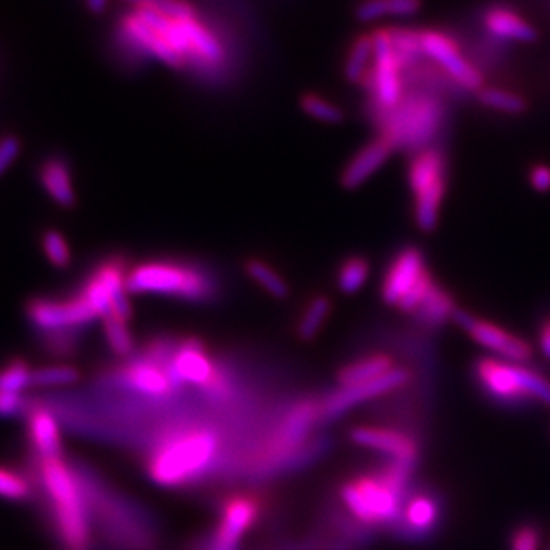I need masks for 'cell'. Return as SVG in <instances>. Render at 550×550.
<instances>
[{
  "instance_id": "1",
  "label": "cell",
  "mask_w": 550,
  "mask_h": 550,
  "mask_svg": "<svg viewBox=\"0 0 550 550\" xmlns=\"http://www.w3.org/2000/svg\"><path fill=\"white\" fill-rule=\"evenodd\" d=\"M115 40L129 56L158 59L168 67L190 63L211 67L224 59L222 43L195 15L172 18L152 9L131 8L118 18Z\"/></svg>"
},
{
  "instance_id": "2",
  "label": "cell",
  "mask_w": 550,
  "mask_h": 550,
  "mask_svg": "<svg viewBox=\"0 0 550 550\" xmlns=\"http://www.w3.org/2000/svg\"><path fill=\"white\" fill-rule=\"evenodd\" d=\"M220 427L204 420H177L161 427L143 450L150 481L167 490H190L215 477L225 461Z\"/></svg>"
},
{
  "instance_id": "3",
  "label": "cell",
  "mask_w": 550,
  "mask_h": 550,
  "mask_svg": "<svg viewBox=\"0 0 550 550\" xmlns=\"http://www.w3.org/2000/svg\"><path fill=\"white\" fill-rule=\"evenodd\" d=\"M36 490L42 493L50 524L67 550H88L92 543V511L75 459H29Z\"/></svg>"
},
{
  "instance_id": "4",
  "label": "cell",
  "mask_w": 550,
  "mask_h": 550,
  "mask_svg": "<svg viewBox=\"0 0 550 550\" xmlns=\"http://www.w3.org/2000/svg\"><path fill=\"white\" fill-rule=\"evenodd\" d=\"M125 286L129 293L159 295L195 306L215 304L224 293L217 268L183 256H156L133 263Z\"/></svg>"
},
{
  "instance_id": "5",
  "label": "cell",
  "mask_w": 550,
  "mask_h": 550,
  "mask_svg": "<svg viewBox=\"0 0 550 550\" xmlns=\"http://www.w3.org/2000/svg\"><path fill=\"white\" fill-rule=\"evenodd\" d=\"M417 467L383 459L379 467L347 477L338 497L350 518L363 527H388L399 520Z\"/></svg>"
},
{
  "instance_id": "6",
  "label": "cell",
  "mask_w": 550,
  "mask_h": 550,
  "mask_svg": "<svg viewBox=\"0 0 550 550\" xmlns=\"http://www.w3.org/2000/svg\"><path fill=\"white\" fill-rule=\"evenodd\" d=\"M131 259L120 250H111L102 254L86 268L81 281L74 290L83 297L95 315L102 320L108 315L131 322L134 309L127 299V272L131 268Z\"/></svg>"
},
{
  "instance_id": "7",
  "label": "cell",
  "mask_w": 550,
  "mask_h": 550,
  "mask_svg": "<svg viewBox=\"0 0 550 550\" xmlns=\"http://www.w3.org/2000/svg\"><path fill=\"white\" fill-rule=\"evenodd\" d=\"M434 283L436 279L427 265L424 250L417 245H404L393 252L384 268L381 300L411 317Z\"/></svg>"
},
{
  "instance_id": "8",
  "label": "cell",
  "mask_w": 550,
  "mask_h": 550,
  "mask_svg": "<svg viewBox=\"0 0 550 550\" xmlns=\"http://www.w3.org/2000/svg\"><path fill=\"white\" fill-rule=\"evenodd\" d=\"M25 322L31 327L34 340L58 334H86L99 320L88 302L72 290L68 293H40L25 300Z\"/></svg>"
},
{
  "instance_id": "9",
  "label": "cell",
  "mask_w": 550,
  "mask_h": 550,
  "mask_svg": "<svg viewBox=\"0 0 550 550\" xmlns=\"http://www.w3.org/2000/svg\"><path fill=\"white\" fill-rule=\"evenodd\" d=\"M408 184L413 195V218L420 231L433 233L440 222L447 193V161L440 150L424 149L415 154L408 168Z\"/></svg>"
},
{
  "instance_id": "10",
  "label": "cell",
  "mask_w": 550,
  "mask_h": 550,
  "mask_svg": "<svg viewBox=\"0 0 550 550\" xmlns=\"http://www.w3.org/2000/svg\"><path fill=\"white\" fill-rule=\"evenodd\" d=\"M442 124V108L427 97H411L386 115L383 138L393 149L424 150Z\"/></svg>"
},
{
  "instance_id": "11",
  "label": "cell",
  "mask_w": 550,
  "mask_h": 550,
  "mask_svg": "<svg viewBox=\"0 0 550 550\" xmlns=\"http://www.w3.org/2000/svg\"><path fill=\"white\" fill-rule=\"evenodd\" d=\"M267 499L261 492H233L218 506L217 524L195 550H240L243 538L263 518Z\"/></svg>"
},
{
  "instance_id": "12",
  "label": "cell",
  "mask_w": 550,
  "mask_h": 550,
  "mask_svg": "<svg viewBox=\"0 0 550 550\" xmlns=\"http://www.w3.org/2000/svg\"><path fill=\"white\" fill-rule=\"evenodd\" d=\"M472 379L477 392L493 406L520 409L534 402L525 384L524 365H515L499 358L475 359Z\"/></svg>"
},
{
  "instance_id": "13",
  "label": "cell",
  "mask_w": 550,
  "mask_h": 550,
  "mask_svg": "<svg viewBox=\"0 0 550 550\" xmlns=\"http://www.w3.org/2000/svg\"><path fill=\"white\" fill-rule=\"evenodd\" d=\"M443 515L445 508L440 493L434 492L429 486H411L400 509L399 520L390 531L404 542H425L438 533Z\"/></svg>"
},
{
  "instance_id": "14",
  "label": "cell",
  "mask_w": 550,
  "mask_h": 550,
  "mask_svg": "<svg viewBox=\"0 0 550 550\" xmlns=\"http://www.w3.org/2000/svg\"><path fill=\"white\" fill-rule=\"evenodd\" d=\"M454 322L465 329V333L474 340L477 345L490 350L499 359L515 363V365H527L533 359V345L525 342L517 334L508 329L493 324L490 320L475 317L465 309L459 308L454 315Z\"/></svg>"
},
{
  "instance_id": "15",
  "label": "cell",
  "mask_w": 550,
  "mask_h": 550,
  "mask_svg": "<svg viewBox=\"0 0 550 550\" xmlns=\"http://www.w3.org/2000/svg\"><path fill=\"white\" fill-rule=\"evenodd\" d=\"M372 40L374 63L370 70V88L374 93L375 104L388 115L402 102L400 72L404 63L393 45L392 31H379L372 36Z\"/></svg>"
},
{
  "instance_id": "16",
  "label": "cell",
  "mask_w": 550,
  "mask_h": 550,
  "mask_svg": "<svg viewBox=\"0 0 550 550\" xmlns=\"http://www.w3.org/2000/svg\"><path fill=\"white\" fill-rule=\"evenodd\" d=\"M409 381H411V372L408 368L397 367L393 368L390 374L377 377L368 383L356 384V386H338L333 392L322 395V420H324V424L338 420L359 404L400 390Z\"/></svg>"
},
{
  "instance_id": "17",
  "label": "cell",
  "mask_w": 550,
  "mask_h": 550,
  "mask_svg": "<svg viewBox=\"0 0 550 550\" xmlns=\"http://www.w3.org/2000/svg\"><path fill=\"white\" fill-rule=\"evenodd\" d=\"M350 442L363 449L374 450L383 459L411 467L420 463V442L415 434L395 425H354L349 431Z\"/></svg>"
},
{
  "instance_id": "18",
  "label": "cell",
  "mask_w": 550,
  "mask_h": 550,
  "mask_svg": "<svg viewBox=\"0 0 550 550\" xmlns=\"http://www.w3.org/2000/svg\"><path fill=\"white\" fill-rule=\"evenodd\" d=\"M25 447L29 459L65 458L58 417L49 402L33 399V406L25 415Z\"/></svg>"
},
{
  "instance_id": "19",
  "label": "cell",
  "mask_w": 550,
  "mask_h": 550,
  "mask_svg": "<svg viewBox=\"0 0 550 550\" xmlns=\"http://www.w3.org/2000/svg\"><path fill=\"white\" fill-rule=\"evenodd\" d=\"M420 47L422 54L436 61L463 88L472 92L483 90V77L461 56L458 45L449 36L438 31H424L420 33Z\"/></svg>"
},
{
  "instance_id": "20",
  "label": "cell",
  "mask_w": 550,
  "mask_h": 550,
  "mask_svg": "<svg viewBox=\"0 0 550 550\" xmlns=\"http://www.w3.org/2000/svg\"><path fill=\"white\" fill-rule=\"evenodd\" d=\"M36 179L43 193L49 197L58 208L74 209L77 206L74 172L72 165L61 154H49L38 163Z\"/></svg>"
},
{
  "instance_id": "21",
  "label": "cell",
  "mask_w": 550,
  "mask_h": 550,
  "mask_svg": "<svg viewBox=\"0 0 550 550\" xmlns=\"http://www.w3.org/2000/svg\"><path fill=\"white\" fill-rule=\"evenodd\" d=\"M392 143L384 140L383 136L379 140L367 143L363 149L359 150L354 158L350 159L347 167L343 168L342 184L347 190H354L383 167L388 158L392 156Z\"/></svg>"
},
{
  "instance_id": "22",
  "label": "cell",
  "mask_w": 550,
  "mask_h": 550,
  "mask_svg": "<svg viewBox=\"0 0 550 550\" xmlns=\"http://www.w3.org/2000/svg\"><path fill=\"white\" fill-rule=\"evenodd\" d=\"M458 309V302L452 297V293L436 281L431 286V290L425 293V297L418 304V308L411 313V318L422 329L434 331V329L443 327L450 320H454V315H456Z\"/></svg>"
},
{
  "instance_id": "23",
  "label": "cell",
  "mask_w": 550,
  "mask_h": 550,
  "mask_svg": "<svg viewBox=\"0 0 550 550\" xmlns=\"http://www.w3.org/2000/svg\"><path fill=\"white\" fill-rule=\"evenodd\" d=\"M393 368H397V365L388 352H367L336 370V384L356 386V384L368 383L377 377L390 374Z\"/></svg>"
},
{
  "instance_id": "24",
  "label": "cell",
  "mask_w": 550,
  "mask_h": 550,
  "mask_svg": "<svg viewBox=\"0 0 550 550\" xmlns=\"http://www.w3.org/2000/svg\"><path fill=\"white\" fill-rule=\"evenodd\" d=\"M486 31L504 42L531 43L536 29L524 17L508 8H492L484 15Z\"/></svg>"
},
{
  "instance_id": "25",
  "label": "cell",
  "mask_w": 550,
  "mask_h": 550,
  "mask_svg": "<svg viewBox=\"0 0 550 550\" xmlns=\"http://www.w3.org/2000/svg\"><path fill=\"white\" fill-rule=\"evenodd\" d=\"M331 311H333V300L327 295L324 293L311 295L300 309L295 329H293L300 342H313L324 329L325 322L331 317Z\"/></svg>"
},
{
  "instance_id": "26",
  "label": "cell",
  "mask_w": 550,
  "mask_h": 550,
  "mask_svg": "<svg viewBox=\"0 0 550 550\" xmlns=\"http://www.w3.org/2000/svg\"><path fill=\"white\" fill-rule=\"evenodd\" d=\"M38 495L31 470L0 463V499L9 502H29Z\"/></svg>"
},
{
  "instance_id": "27",
  "label": "cell",
  "mask_w": 550,
  "mask_h": 550,
  "mask_svg": "<svg viewBox=\"0 0 550 550\" xmlns=\"http://www.w3.org/2000/svg\"><path fill=\"white\" fill-rule=\"evenodd\" d=\"M243 270L270 297L277 300L290 297V284L272 263H268L267 259L256 258V256L247 258L243 263Z\"/></svg>"
},
{
  "instance_id": "28",
  "label": "cell",
  "mask_w": 550,
  "mask_h": 550,
  "mask_svg": "<svg viewBox=\"0 0 550 550\" xmlns=\"http://www.w3.org/2000/svg\"><path fill=\"white\" fill-rule=\"evenodd\" d=\"M102 334L104 342L108 345L109 352L117 359H127L138 352V343L134 338L131 322L122 320V318L108 317L102 318Z\"/></svg>"
},
{
  "instance_id": "29",
  "label": "cell",
  "mask_w": 550,
  "mask_h": 550,
  "mask_svg": "<svg viewBox=\"0 0 550 550\" xmlns=\"http://www.w3.org/2000/svg\"><path fill=\"white\" fill-rule=\"evenodd\" d=\"M34 367L24 356H9L0 363V393L24 395L33 390Z\"/></svg>"
},
{
  "instance_id": "30",
  "label": "cell",
  "mask_w": 550,
  "mask_h": 550,
  "mask_svg": "<svg viewBox=\"0 0 550 550\" xmlns=\"http://www.w3.org/2000/svg\"><path fill=\"white\" fill-rule=\"evenodd\" d=\"M372 272V263L363 254H350L340 261L336 268V288L343 295L358 293L363 284L367 283Z\"/></svg>"
},
{
  "instance_id": "31",
  "label": "cell",
  "mask_w": 550,
  "mask_h": 550,
  "mask_svg": "<svg viewBox=\"0 0 550 550\" xmlns=\"http://www.w3.org/2000/svg\"><path fill=\"white\" fill-rule=\"evenodd\" d=\"M420 0H363L356 9L361 22H375L388 17H411L418 13Z\"/></svg>"
},
{
  "instance_id": "32",
  "label": "cell",
  "mask_w": 550,
  "mask_h": 550,
  "mask_svg": "<svg viewBox=\"0 0 550 550\" xmlns=\"http://www.w3.org/2000/svg\"><path fill=\"white\" fill-rule=\"evenodd\" d=\"M40 249L50 265L58 270H67L74 263L72 247L68 243L67 236L56 227H45L38 236Z\"/></svg>"
},
{
  "instance_id": "33",
  "label": "cell",
  "mask_w": 550,
  "mask_h": 550,
  "mask_svg": "<svg viewBox=\"0 0 550 550\" xmlns=\"http://www.w3.org/2000/svg\"><path fill=\"white\" fill-rule=\"evenodd\" d=\"M81 370L70 363H50L34 368V390H50V388H65L81 381Z\"/></svg>"
},
{
  "instance_id": "34",
  "label": "cell",
  "mask_w": 550,
  "mask_h": 550,
  "mask_svg": "<svg viewBox=\"0 0 550 550\" xmlns=\"http://www.w3.org/2000/svg\"><path fill=\"white\" fill-rule=\"evenodd\" d=\"M374 63V40L372 36H361L350 47L349 58L345 65V75L350 83H363L370 75V65Z\"/></svg>"
},
{
  "instance_id": "35",
  "label": "cell",
  "mask_w": 550,
  "mask_h": 550,
  "mask_svg": "<svg viewBox=\"0 0 550 550\" xmlns=\"http://www.w3.org/2000/svg\"><path fill=\"white\" fill-rule=\"evenodd\" d=\"M479 100L486 108L506 115H520L527 109V100L522 95L502 88H483L479 92Z\"/></svg>"
},
{
  "instance_id": "36",
  "label": "cell",
  "mask_w": 550,
  "mask_h": 550,
  "mask_svg": "<svg viewBox=\"0 0 550 550\" xmlns=\"http://www.w3.org/2000/svg\"><path fill=\"white\" fill-rule=\"evenodd\" d=\"M300 106L308 113L309 117L317 118L320 122L338 124V122H342L343 120L342 109L333 104L331 100L318 97V95H313V93L304 95L302 100H300Z\"/></svg>"
},
{
  "instance_id": "37",
  "label": "cell",
  "mask_w": 550,
  "mask_h": 550,
  "mask_svg": "<svg viewBox=\"0 0 550 550\" xmlns=\"http://www.w3.org/2000/svg\"><path fill=\"white\" fill-rule=\"evenodd\" d=\"M542 549V529L534 524H520L509 538V550Z\"/></svg>"
},
{
  "instance_id": "38",
  "label": "cell",
  "mask_w": 550,
  "mask_h": 550,
  "mask_svg": "<svg viewBox=\"0 0 550 550\" xmlns=\"http://www.w3.org/2000/svg\"><path fill=\"white\" fill-rule=\"evenodd\" d=\"M33 399L17 393H0V418H25Z\"/></svg>"
},
{
  "instance_id": "39",
  "label": "cell",
  "mask_w": 550,
  "mask_h": 550,
  "mask_svg": "<svg viewBox=\"0 0 550 550\" xmlns=\"http://www.w3.org/2000/svg\"><path fill=\"white\" fill-rule=\"evenodd\" d=\"M22 152V140L15 133L0 134V177L15 165Z\"/></svg>"
},
{
  "instance_id": "40",
  "label": "cell",
  "mask_w": 550,
  "mask_h": 550,
  "mask_svg": "<svg viewBox=\"0 0 550 550\" xmlns=\"http://www.w3.org/2000/svg\"><path fill=\"white\" fill-rule=\"evenodd\" d=\"M527 179H529V184L533 188L534 192L538 193H549L550 192V167L549 165H543V163H538V165H533L529 174H527Z\"/></svg>"
},
{
  "instance_id": "41",
  "label": "cell",
  "mask_w": 550,
  "mask_h": 550,
  "mask_svg": "<svg viewBox=\"0 0 550 550\" xmlns=\"http://www.w3.org/2000/svg\"><path fill=\"white\" fill-rule=\"evenodd\" d=\"M538 349L550 361V313L538 325Z\"/></svg>"
},
{
  "instance_id": "42",
  "label": "cell",
  "mask_w": 550,
  "mask_h": 550,
  "mask_svg": "<svg viewBox=\"0 0 550 550\" xmlns=\"http://www.w3.org/2000/svg\"><path fill=\"white\" fill-rule=\"evenodd\" d=\"M84 4L93 15H102L108 8V0H84Z\"/></svg>"
},
{
  "instance_id": "43",
  "label": "cell",
  "mask_w": 550,
  "mask_h": 550,
  "mask_svg": "<svg viewBox=\"0 0 550 550\" xmlns=\"http://www.w3.org/2000/svg\"><path fill=\"white\" fill-rule=\"evenodd\" d=\"M547 550H550V545H549V549H547Z\"/></svg>"
}]
</instances>
